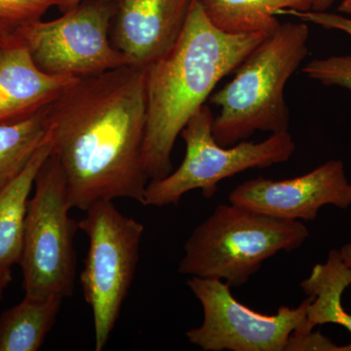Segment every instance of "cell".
Listing matches in <instances>:
<instances>
[{
    "label": "cell",
    "instance_id": "6da1fadb",
    "mask_svg": "<svg viewBox=\"0 0 351 351\" xmlns=\"http://www.w3.org/2000/svg\"><path fill=\"white\" fill-rule=\"evenodd\" d=\"M145 66L78 78L45 108L52 154L61 164L71 208L129 198L143 205L147 104Z\"/></svg>",
    "mask_w": 351,
    "mask_h": 351
},
{
    "label": "cell",
    "instance_id": "7a4b0ae2",
    "mask_svg": "<svg viewBox=\"0 0 351 351\" xmlns=\"http://www.w3.org/2000/svg\"><path fill=\"white\" fill-rule=\"evenodd\" d=\"M267 36L226 34L208 19L199 0H193L177 43L147 68L142 161L149 181L172 172L176 140L189 120Z\"/></svg>",
    "mask_w": 351,
    "mask_h": 351
},
{
    "label": "cell",
    "instance_id": "3957f363",
    "mask_svg": "<svg viewBox=\"0 0 351 351\" xmlns=\"http://www.w3.org/2000/svg\"><path fill=\"white\" fill-rule=\"evenodd\" d=\"M306 23H285L249 55L232 82L212 95L221 108L214 117L213 135L223 147H232L256 131H289L290 113L286 84L308 55Z\"/></svg>",
    "mask_w": 351,
    "mask_h": 351
},
{
    "label": "cell",
    "instance_id": "277c9868",
    "mask_svg": "<svg viewBox=\"0 0 351 351\" xmlns=\"http://www.w3.org/2000/svg\"><path fill=\"white\" fill-rule=\"evenodd\" d=\"M308 237L301 221L237 205H219L189 235L178 270L184 276L219 279L230 287H240L263 262L279 252L300 248Z\"/></svg>",
    "mask_w": 351,
    "mask_h": 351
},
{
    "label": "cell",
    "instance_id": "5b68a950",
    "mask_svg": "<svg viewBox=\"0 0 351 351\" xmlns=\"http://www.w3.org/2000/svg\"><path fill=\"white\" fill-rule=\"evenodd\" d=\"M214 115L204 104L189 120L181 136L186 154L181 165L169 175L151 180L145 188L144 206L178 205L189 191L200 189L211 199L223 180L249 169H265L292 157L295 144L288 132L271 134L260 143L242 142L223 147L213 135Z\"/></svg>",
    "mask_w": 351,
    "mask_h": 351
},
{
    "label": "cell",
    "instance_id": "8992f818",
    "mask_svg": "<svg viewBox=\"0 0 351 351\" xmlns=\"http://www.w3.org/2000/svg\"><path fill=\"white\" fill-rule=\"evenodd\" d=\"M78 223L89 239L80 274L85 301L93 314L95 350H105L135 278L145 226L127 217L112 200L85 210Z\"/></svg>",
    "mask_w": 351,
    "mask_h": 351
},
{
    "label": "cell",
    "instance_id": "52a82bcc",
    "mask_svg": "<svg viewBox=\"0 0 351 351\" xmlns=\"http://www.w3.org/2000/svg\"><path fill=\"white\" fill-rule=\"evenodd\" d=\"M71 209L64 171L51 152L36 175L25 217L19 263L25 297L45 299L73 294L76 274L73 239L78 223L69 217Z\"/></svg>",
    "mask_w": 351,
    "mask_h": 351
},
{
    "label": "cell",
    "instance_id": "ba28073f",
    "mask_svg": "<svg viewBox=\"0 0 351 351\" xmlns=\"http://www.w3.org/2000/svg\"><path fill=\"white\" fill-rule=\"evenodd\" d=\"M117 0H83L56 20L27 25L12 38L43 73L84 78L131 64L110 38Z\"/></svg>",
    "mask_w": 351,
    "mask_h": 351
},
{
    "label": "cell",
    "instance_id": "9c48e42d",
    "mask_svg": "<svg viewBox=\"0 0 351 351\" xmlns=\"http://www.w3.org/2000/svg\"><path fill=\"white\" fill-rule=\"evenodd\" d=\"M186 284L200 302L203 322L186 332L204 351H285L293 332L313 331L307 323L311 295L298 307L280 306L274 315L240 304L223 280L189 276Z\"/></svg>",
    "mask_w": 351,
    "mask_h": 351
},
{
    "label": "cell",
    "instance_id": "30bf717a",
    "mask_svg": "<svg viewBox=\"0 0 351 351\" xmlns=\"http://www.w3.org/2000/svg\"><path fill=\"white\" fill-rule=\"evenodd\" d=\"M230 204L290 221H314L321 208L351 206V182L345 164L332 159L293 179L260 177L242 182L228 196Z\"/></svg>",
    "mask_w": 351,
    "mask_h": 351
},
{
    "label": "cell",
    "instance_id": "8fae6325",
    "mask_svg": "<svg viewBox=\"0 0 351 351\" xmlns=\"http://www.w3.org/2000/svg\"><path fill=\"white\" fill-rule=\"evenodd\" d=\"M193 0H117L110 39L133 66H145L172 49Z\"/></svg>",
    "mask_w": 351,
    "mask_h": 351
},
{
    "label": "cell",
    "instance_id": "7c38bea8",
    "mask_svg": "<svg viewBox=\"0 0 351 351\" xmlns=\"http://www.w3.org/2000/svg\"><path fill=\"white\" fill-rule=\"evenodd\" d=\"M77 80L73 76L43 73L17 39L2 40L0 125L19 123L32 119L56 100Z\"/></svg>",
    "mask_w": 351,
    "mask_h": 351
},
{
    "label": "cell",
    "instance_id": "4fadbf2b",
    "mask_svg": "<svg viewBox=\"0 0 351 351\" xmlns=\"http://www.w3.org/2000/svg\"><path fill=\"white\" fill-rule=\"evenodd\" d=\"M46 136L25 169L0 191V269H12L20 263L29 195L39 169L52 152Z\"/></svg>",
    "mask_w": 351,
    "mask_h": 351
},
{
    "label": "cell",
    "instance_id": "5bb4252c",
    "mask_svg": "<svg viewBox=\"0 0 351 351\" xmlns=\"http://www.w3.org/2000/svg\"><path fill=\"white\" fill-rule=\"evenodd\" d=\"M318 0H199L208 19L226 34L276 32L277 12L282 9L313 10Z\"/></svg>",
    "mask_w": 351,
    "mask_h": 351
},
{
    "label": "cell",
    "instance_id": "9a60e30c",
    "mask_svg": "<svg viewBox=\"0 0 351 351\" xmlns=\"http://www.w3.org/2000/svg\"><path fill=\"white\" fill-rule=\"evenodd\" d=\"M64 298L24 297L0 315V351H38L52 328Z\"/></svg>",
    "mask_w": 351,
    "mask_h": 351
},
{
    "label": "cell",
    "instance_id": "2e32d148",
    "mask_svg": "<svg viewBox=\"0 0 351 351\" xmlns=\"http://www.w3.org/2000/svg\"><path fill=\"white\" fill-rule=\"evenodd\" d=\"M46 133L45 108L25 121L0 125V191L25 169Z\"/></svg>",
    "mask_w": 351,
    "mask_h": 351
},
{
    "label": "cell",
    "instance_id": "e0dca14e",
    "mask_svg": "<svg viewBox=\"0 0 351 351\" xmlns=\"http://www.w3.org/2000/svg\"><path fill=\"white\" fill-rule=\"evenodd\" d=\"M66 0H0V38H12L21 29L40 21L51 7L63 8Z\"/></svg>",
    "mask_w": 351,
    "mask_h": 351
},
{
    "label": "cell",
    "instance_id": "ac0fdd59",
    "mask_svg": "<svg viewBox=\"0 0 351 351\" xmlns=\"http://www.w3.org/2000/svg\"><path fill=\"white\" fill-rule=\"evenodd\" d=\"M302 71L311 80L326 86H338L351 91V54L315 59Z\"/></svg>",
    "mask_w": 351,
    "mask_h": 351
},
{
    "label": "cell",
    "instance_id": "d6986e66",
    "mask_svg": "<svg viewBox=\"0 0 351 351\" xmlns=\"http://www.w3.org/2000/svg\"><path fill=\"white\" fill-rule=\"evenodd\" d=\"M343 298L334 295L311 309V322L315 326L325 324H338L345 327L351 334V314L343 306ZM351 345V343H350Z\"/></svg>",
    "mask_w": 351,
    "mask_h": 351
},
{
    "label": "cell",
    "instance_id": "ffe728a7",
    "mask_svg": "<svg viewBox=\"0 0 351 351\" xmlns=\"http://www.w3.org/2000/svg\"><path fill=\"white\" fill-rule=\"evenodd\" d=\"M278 15H289L298 18L302 22L319 25L323 29H335L345 32L351 36V18L343 14L331 13L328 11H298L293 9H282L277 12Z\"/></svg>",
    "mask_w": 351,
    "mask_h": 351
},
{
    "label": "cell",
    "instance_id": "44dd1931",
    "mask_svg": "<svg viewBox=\"0 0 351 351\" xmlns=\"http://www.w3.org/2000/svg\"><path fill=\"white\" fill-rule=\"evenodd\" d=\"M351 351V345L339 346L320 332H293L288 339L285 351Z\"/></svg>",
    "mask_w": 351,
    "mask_h": 351
},
{
    "label": "cell",
    "instance_id": "7402d4cb",
    "mask_svg": "<svg viewBox=\"0 0 351 351\" xmlns=\"http://www.w3.org/2000/svg\"><path fill=\"white\" fill-rule=\"evenodd\" d=\"M12 269H0V302L3 299L6 289L12 282Z\"/></svg>",
    "mask_w": 351,
    "mask_h": 351
},
{
    "label": "cell",
    "instance_id": "603a6c76",
    "mask_svg": "<svg viewBox=\"0 0 351 351\" xmlns=\"http://www.w3.org/2000/svg\"><path fill=\"white\" fill-rule=\"evenodd\" d=\"M339 252H341V257H343V261H345L346 265H348L351 270V243L343 245V246L339 249Z\"/></svg>",
    "mask_w": 351,
    "mask_h": 351
},
{
    "label": "cell",
    "instance_id": "cb8c5ba5",
    "mask_svg": "<svg viewBox=\"0 0 351 351\" xmlns=\"http://www.w3.org/2000/svg\"><path fill=\"white\" fill-rule=\"evenodd\" d=\"M337 0H318L314 5L313 10L315 11H327L330 7L334 5Z\"/></svg>",
    "mask_w": 351,
    "mask_h": 351
},
{
    "label": "cell",
    "instance_id": "d4e9b609",
    "mask_svg": "<svg viewBox=\"0 0 351 351\" xmlns=\"http://www.w3.org/2000/svg\"><path fill=\"white\" fill-rule=\"evenodd\" d=\"M337 10L343 15L351 16V0H341Z\"/></svg>",
    "mask_w": 351,
    "mask_h": 351
},
{
    "label": "cell",
    "instance_id": "484cf974",
    "mask_svg": "<svg viewBox=\"0 0 351 351\" xmlns=\"http://www.w3.org/2000/svg\"><path fill=\"white\" fill-rule=\"evenodd\" d=\"M83 0H66L64 2L63 8L61 9L63 12H66V11L71 10L73 7L77 6L80 2H82Z\"/></svg>",
    "mask_w": 351,
    "mask_h": 351
},
{
    "label": "cell",
    "instance_id": "4316f807",
    "mask_svg": "<svg viewBox=\"0 0 351 351\" xmlns=\"http://www.w3.org/2000/svg\"><path fill=\"white\" fill-rule=\"evenodd\" d=\"M1 45H2V40H1V38H0V49H1Z\"/></svg>",
    "mask_w": 351,
    "mask_h": 351
}]
</instances>
